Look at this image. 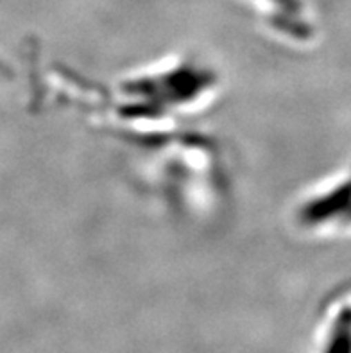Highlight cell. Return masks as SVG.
<instances>
[{
  "label": "cell",
  "mask_w": 351,
  "mask_h": 353,
  "mask_svg": "<svg viewBox=\"0 0 351 353\" xmlns=\"http://www.w3.org/2000/svg\"><path fill=\"white\" fill-rule=\"evenodd\" d=\"M307 228L330 237L351 235V163L321 185L305 206Z\"/></svg>",
  "instance_id": "obj_1"
}]
</instances>
